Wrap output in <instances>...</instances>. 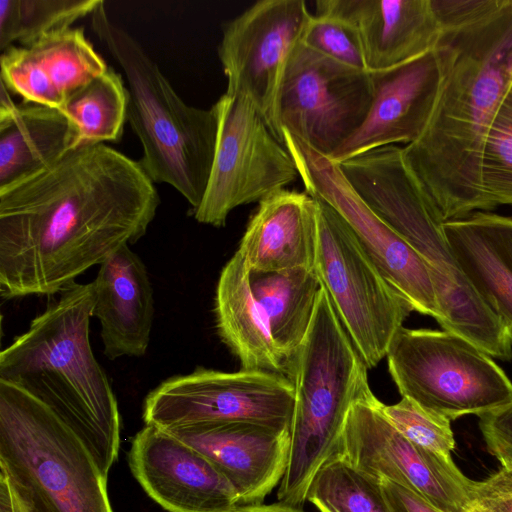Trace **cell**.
<instances>
[{
  "label": "cell",
  "instance_id": "obj_26",
  "mask_svg": "<svg viewBox=\"0 0 512 512\" xmlns=\"http://www.w3.org/2000/svg\"><path fill=\"white\" fill-rule=\"evenodd\" d=\"M128 94L114 68L77 90L61 109L78 130L79 145L118 141L127 120Z\"/></svg>",
  "mask_w": 512,
  "mask_h": 512
},
{
  "label": "cell",
  "instance_id": "obj_32",
  "mask_svg": "<svg viewBox=\"0 0 512 512\" xmlns=\"http://www.w3.org/2000/svg\"><path fill=\"white\" fill-rule=\"evenodd\" d=\"M478 417L487 449L502 467L512 469V401Z\"/></svg>",
  "mask_w": 512,
  "mask_h": 512
},
{
  "label": "cell",
  "instance_id": "obj_11",
  "mask_svg": "<svg viewBox=\"0 0 512 512\" xmlns=\"http://www.w3.org/2000/svg\"><path fill=\"white\" fill-rule=\"evenodd\" d=\"M336 454L378 481L408 488L441 512H467L474 504V481L451 456L407 439L385 416L372 390L351 406Z\"/></svg>",
  "mask_w": 512,
  "mask_h": 512
},
{
  "label": "cell",
  "instance_id": "obj_27",
  "mask_svg": "<svg viewBox=\"0 0 512 512\" xmlns=\"http://www.w3.org/2000/svg\"><path fill=\"white\" fill-rule=\"evenodd\" d=\"M101 0H1L0 50L27 46L90 16Z\"/></svg>",
  "mask_w": 512,
  "mask_h": 512
},
{
  "label": "cell",
  "instance_id": "obj_34",
  "mask_svg": "<svg viewBox=\"0 0 512 512\" xmlns=\"http://www.w3.org/2000/svg\"><path fill=\"white\" fill-rule=\"evenodd\" d=\"M380 483L392 512H441L406 487L388 480Z\"/></svg>",
  "mask_w": 512,
  "mask_h": 512
},
{
  "label": "cell",
  "instance_id": "obj_1",
  "mask_svg": "<svg viewBox=\"0 0 512 512\" xmlns=\"http://www.w3.org/2000/svg\"><path fill=\"white\" fill-rule=\"evenodd\" d=\"M160 197L141 163L104 143L79 145L0 190V294L52 295L141 239Z\"/></svg>",
  "mask_w": 512,
  "mask_h": 512
},
{
  "label": "cell",
  "instance_id": "obj_35",
  "mask_svg": "<svg viewBox=\"0 0 512 512\" xmlns=\"http://www.w3.org/2000/svg\"><path fill=\"white\" fill-rule=\"evenodd\" d=\"M232 512H304L302 509L279 502L259 505H239Z\"/></svg>",
  "mask_w": 512,
  "mask_h": 512
},
{
  "label": "cell",
  "instance_id": "obj_28",
  "mask_svg": "<svg viewBox=\"0 0 512 512\" xmlns=\"http://www.w3.org/2000/svg\"><path fill=\"white\" fill-rule=\"evenodd\" d=\"M307 501L319 512H392L380 481L357 470L338 454L314 476Z\"/></svg>",
  "mask_w": 512,
  "mask_h": 512
},
{
  "label": "cell",
  "instance_id": "obj_17",
  "mask_svg": "<svg viewBox=\"0 0 512 512\" xmlns=\"http://www.w3.org/2000/svg\"><path fill=\"white\" fill-rule=\"evenodd\" d=\"M374 98L358 130L329 159L339 164L370 150L414 142L438 95L442 70L436 49L396 68L371 73Z\"/></svg>",
  "mask_w": 512,
  "mask_h": 512
},
{
  "label": "cell",
  "instance_id": "obj_36",
  "mask_svg": "<svg viewBox=\"0 0 512 512\" xmlns=\"http://www.w3.org/2000/svg\"><path fill=\"white\" fill-rule=\"evenodd\" d=\"M0 512H15L9 481L0 470Z\"/></svg>",
  "mask_w": 512,
  "mask_h": 512
},
{
  "label": "cell",
  "instance_id": "obj_9",
  "mask_svg": "<svg viewBox=\"0 0 512 512\" xmlns=\"http://www.w3.org/2000/svg\"><path fill=\"white\" fill-rule=\"evenodd\" d=\"M214 105L215 159L207 191L193 215L199 223L222 227L235 208L259 203L299 174L289 151L247 97L226 91Z\"/></svg>",
  "mask_w": 512,
  "mask_h": 512
},
{
  "label": "cell",
  "instance_id": "obj_13",
  "mask_svg": "<svg viewBox=\"0 0 512 512\" xmlns=\"http://www.w3.org/2000/svg\"><path fill=\"white\" fill-rule=\"evenodd\" d=\"M374 98L372 74L326 58L300 44L278 98L283 130L329 158L362 125Z\"/></svg>",
  "mask_w": 512,
  "mask_h": 512
},
{
  "label": "cell",
  "instance_id": "obj_4",
  "mask_svg": "<svg viewBox=\"0 0 512 512\" xmlns=\"http://www.w3.org/2000/svg\"><path fill=\"white\" fill-rule=\"evenodd\" d=\"M94 34L119 64L128 94L127 120L142 146V167L154 183L168 184L196 210L215 159L218 114L187 104L140 43L100 1L90 14Z\"/></svg>",
  "mask_w": 512,
  "mask_h": 512
},
{
  "label": "cell",
  "instance_id": "obj_10",
  "mask_svg": "<svg viewBox=\"0 0 512 512\" xmlns=\"http://www.w3.org/2000/svg\"><path fill=\"white\" fill-rule=\"evenodd\" d=\"M295 393L284 374L198 367L160 383L145 398L146 425L168 429L207 422H250L290 429Z\"/></svg>",
  "mask_w": 512,
  "mask_h": 512
},
{
  "label": "cell",
  "instance_id": "obj_6",
  "mask_svg": "<svg viewBox=\"0 0 512 512\" xmlns=\"http://www.w3.org/2000/svg\"><path fill=\"white\" fill-rule=\"evenodd\" d=\"M0 470L36 512H113L107 477L51 410L0 380Z\"/></svg>",
  "mask_w": 512,
  "mask_h": 512
},
{
  "label": "cell",
  "instance_id": "obj_31",
  "mask_svg": "<svg viewBox=\"0 0 512 512\" xmlns=\"http://www.w3.org/2000/svg\"><path fill=\"white\" fill-rule=\"evenodd\" d=\"M388 420L411 442L427 450L451 456L455 439L450 420L427 411L408 398L392 405L382 403Z\"/></svg>",
  "mask_w": 512,
  "mask_h": 512
},
{
  "label": "cell",
  "instance_id": "obj_29",
  "mask_svg": "<svg viewBox=\"0 0 512 512\" xmlns=\"http://www.w3.org/2000/svg\"><path fill=\"white\" fill-rule=\"evenodd\" d=\"M481 193L483 211L512 205V77L487 135Z\"/></svg>",
  "mask_w": 512,
  "mask_h": 512
},
{
  "label": "cell",
  "instance_id": "obj_8",
  "mask_svg": "<svg viewBox=\"0 0 512 512\" xmlns=\"http://www.w3.org/2000/svg\"><path fill=\"white\" fill-rule=\"evenodd\" d=\"M314 200L315 272L357 352L371 369L386 357L393 337L413 310L339 213L326 202Z\"/></svg>",
  "mask_w": 512,
  "mask_h": 512
},
{
  "label": "cell",
  "instance_id": "obj_38",
  "mask_svg": "<svg viewBox=\"0 0 512 512\" xmlns=\"http://www.w3.org/2000/svg\"><path fill=\"white\" fill-rule=\"evenodd\" d=\"M467 512H488V511H486L485 509H483L482 507H480L477 504H473V506Z\"/></svg>",
  "mask_w": 512,
  "mask_h": 512
},
{
  "label": "cell",
  "instance_id": "obj_2",
  "mask_svg": "<svg viewBox=\"0 0 512 512\" xmlns=\"http://www.w3.org/2000/svg\"><path fill=\"white\" fill-rule=\"evenodd\" d=\"M442 78L421 135L403 147L444 221L483 211L487 135L512 77V0H432Z\"/></svg>",
  "mask_w": 512,
  "mask_h": 512
},
{
  "label": "cell",
  "instance_id": "obj_19",
  "mask_svg": "<svg viewBox=\"0 0 512 512\" xmlns=\"http://www.w3.org/2000/svg\"><path fill=\"white\" fill-rule=\"evenodd\" d=\"M358 29L369 73L383 72L434 50L441 27L432 0H319Z\"/></svg>",
  "mask_w": 512,
  "mask_h": 512
},
{
  "label": "cell",
  "instance_id": "obj_3",
  "mask_svg": "<svg viewBox=\"0 0 512 512\" xmlns=\"http://www.w3.org/2000/svg\"><path fill=\"white\" fill-rule=\"evenodd\" d=\"M94 283L64 288L0 353V380L51 410L84 443L107 477L118 458L121 421L109 379L90 344Z\"/></svg>",
  "mask_w": 512,
  "mask_h": 512
},
{
  "label": "cell",
  "instance_id": "obj_18",
  "mask_svg": "<svg viewBox=\"0 0 512 512\" xmlns=\"http://www.w3.org/2000/svg\"><path fill=\"white\" fill-rule=\"evenodd\" d=\"M108 67L84 29L72 26L1 52L0 82L23 102L61 110L77 90Z\"/></svg>",
  "mask_w": 512,
  "mask_h": 512
},
{
  "label": "cell",
  "instance_id": "obj_37",
  "mask_svg": "<svg viewBox=\"0 0 512 512\" xmlns=\"http://www.w3.org/2000/svg\"><path fill=\"white\" fill-rule=\"evenodd\" d=\"M2 471V470H1ZM6 475V474H5ZM7 477V476H6ZM8 479V477H7ZM9 484L12 492L15 512H36L26 494L9 479Z\"/></svg>",
  "mask_w": 512,
  "mask_h": 512
},
{
  "label": "cell",
  "instance_id": "obj_20",
  "mask_svg": "<svg viewBox=\"0 0 512 512\" xmlns=\"http://www.w3.org/2000/svg\"><path fill=\"white\" fill-rule=\"evenodd\" d=\"M93 316L109 360L146 354L154 318L153 289L141 258L125 245L107 257L93 281Z\"/></svg>",
  "mask_w": 512,
  "mask_h": 512
},
{
  "label": "cell",
  "instance_id": "obj_23",
  "mask_svg": "<svg viewBox=\"0 0 512 512\" xmlns=\"http://www.w3.org/2000/svg\"><path fill=\"white\" fill-rule=\"evenodd\" d=\"M443 229L471 285L512 331V218L476 211Z\"/></svg>",
  "mask_w": 512,
  "mask_h": 512
},
{
  "label": "cell",
  "instance_id": "obj_14",
  "mask_svg": "<svg viewBox=\"0 0 512 512\" xmlns=\"http://www.w3.org/2000/svg\"><path fill=\"white\" fill-rule=\"evenodd\" d=\"M305 192L329 204L345 220L386 280L413 311L439 319L429 270L416 251L361 199L339 166L283 130Z\"/></svg>",
  "mask_w": 512,
  "mask_h": 512
},
{
  "label": "cell",
  "instance_id": "obj_5",
  "mask_svg": "<svg viewBox=\"0 0 512 512\" xmlns=\"http://www.w3.org/2000/svg\"><path fill=\"white\" fill-rule=\"evenodd\" d=\"M367 370L322 286L310 330L287 375L295 400L277 502L303 508L314 476L338 451L351 406L371 391Z\"/></svg>",
  "mask_w": 512,
  "mask_h": 512
},
{
  "label": "cell",
  "instance_id": "obj_16",
  "mask_svg": "<svg viewBox=\"0 0 512 512\" xmlns=\"http://www.w3.org/2000/svg\"><path fill=\"white\" fill-rule=\"evenodd\" d=\"M164 430L206 456L232 484L240 505L263 504L285 474L290 429L207 422Z\"/></svg>",
  "mask_w": 512,
  "mask_h": 512
},
{
  "label": "cell",
  "instance_id": "obj_21",
  "mask_svg": "<svg viewBox=\"0 0 512 512\" xmlns=\"http://www.w3.org/2000/svg\"><path fill=\"white\" fill-rule=\"evenodd\" d=\"M317 209L306 192L279 190L259 202L237 252L250 272L314 268Z\"/></svg>",
  "mask_w": 512,
  "mask_h": 512
},
{
  "label": "cell",
  "instance_id": "obj_22",
  "mask_svg": "<svg viewBox=\"0 0 512 512\" xmlns=\"http://www.w3.org/2000/svg\"><path fill=\"white\" fill-rule=\"evenodd\" d=\"M77 146L78 130L64 112L16 104L0 82V190L46 170Z\"/></svg>",
  "mask_w": 512,
  "mask_h": 512
},
{
  "label": "cell",
  "instance_id": "obj_25",
  "mask_svg": "<svg viewBox=\"0 0 512 512\" xmlns=\"http://www.w3.org/2000/svg\"><path fill=\"white\" fill-rule=\"evenodd\" d=\"M250 285L259 302L285 375L310 330L322 284L314 268L250 272Z\"/></svg>",
  "mask_w": 512,
  "mask_h": 512
},
{
  "label": "cell",
  "instance_id": "obj_7",
  "mask_svg": "<svg viewBox=\"0 0 512 512\" xmlns=\"http://www.w3.org/2000/svg\"><path fill=\"white\" fill-rule=\"evenodd\" d=\"M386 358L402 397L450 421L512 401V381L503 369L455 333L402 326Z\"/></svg>",
  "mask_w": 512,
  "mask_h": 512
},
{
  "label": "cell",
  "instance_id": "obj_33",
  "mask_svg": "<svg viewBox=\"0 0 512 512\" xmlns=\"http://www.w3.org/2000/svg\"><path fill=\"white\" fill-rule=\"evenodd\" d=\"M474 504L488 512H512V469L502 467L483 481H474Z\"/></svg>",
  "mask_w": 512,
  "mask_h": 512
},
{
  "label": "cell",
  "instance_id": "obj_30",
  "mask_svg": "<svg viewBox=\"0 0 512 512\" xmlns=\"http://www.w3.org/2000/svg\"><path fill=\"white\" fill-rule=\"evenodd\" d=\"M301 44L344 66L368 72L358 29L345 18L326 12L312 14Z\"/></svg>",
  "mask_w": 512,
  "mask_h": 512
},
{
  "label": "cell",
  "instance_id": "obj_24",
  "mask_svg": "<svg viewBox=\"0 0 512 512\" xmlns=\"http://www.w3.org/2000/svg\"><path fill=\"white\" fill-rule=\"evenodd\" d=\"M214 312L218 334L239 359L241 369L285 375L266 317L251 289L250 271L237 251L220 273Z\"/></svg>",
  "mask_w": 512,
  "mask_h": 512
},
{
  "label": "cell",
  "instance_id": "obj_12",
  "mask_svg": "<svg viewBox=\"0 0 512 512\" xmlns=\"http://www.w3.org/2000/svg\"><path fill=\"white\" fill-rule=\"evenodd\" d=\"M312 14L303 0H261L224 24L218 57L227 92L247 97L284 145L281 84Z\"/></svg>",
  "mask_w": 512,
  "mask_h": 512
},
{
  "label": "cell",
  "instance_id": "obj_15",
  "mask_svg": "<svg viewBox=\"0 0 512 512\" xmlns=\"http://www.w3.org/2000/svg\"><path fill=\"white\" fill-rule=\"evenodd\" d=\"M129 465L146 493L169 512H232L240 505L232 484L206 456L156 426L136 434Z\"/></svg>",
  "mask_w": 512,
  "mask_h": 512
}]
</instances>
